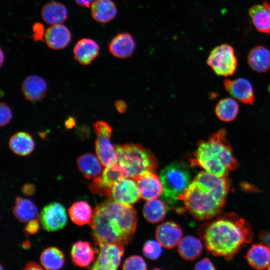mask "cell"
I'll use <instances>...</instances> for the list:
<instances>
[{
    "mask_svg": "<svg viewBox=\"0 0 270 270\" xmlns=\"http://www.w3.org/2000/svg\"><path fill=\"white\" fill-rule=\"evenodd\" d=\"M244 256L252 268L256 270L268 268L270 264V248L266 244H255Z\"/></svg>",
    "mask_w": 270,
    "mask_h": 270,
    "instance_id": "20",
    "label": "cell"
},
{
    "mask_svg": "<svg viewBox=\"0 0 270 270\" xmlns=\"http://www.w3.org/2000/svg\"><path fill=\"white\" fill-rule=\"evenodd\" d=\"M128 178L124 169L116 162L111 166L106 167L102 174L93 180V187L105 194H111L113 186L120 180Z\"/></svg>",
    "mask_w": 270,
    "mask_h": 270,
    "instance_id": "13",
    "label": "cell"
},
{
    "mask_svg": "<svg viewBox=\"0 0 270 270\" xmlns=\"http://www.w3.org/2000/svg\"><path fill=\"white\" fill-rule=\"evenodd\" d=\"M44 40L47 46L54 50H60L66 47L72 40L70 30L64 25H52L45 32Z\"/></svg>",
    "mask_w": 270,
    "mask_h": 270,
    "instance_id": "16",
    "label": "cell"
},
{
    "mask_svg": "<svg viewBox=\"0 0 270 270\" xmlns=\"http://www.w3.org/2000/svg\"><path fill=\"white\" fill-rule=\"evenodd\" d=\"M154 173L146 172L133 178L138 186L140 197L144 200L156 199L162 192V182Z\"/></svg>",
    "mask_w": 270,
    "mask_h": 270,
    "instance_id": "11",
    "label": "cell"
},
{
    "mask_svg": "<svg viewBox=\"0 0 270 270\" xmlns=\"http://www.w3.org/2000/svg\"><path fill=\"white\" fill-rule=\"evenodd\" d=\"M22 90L26 100L36 102L45 97L48 91V85L46 80L41 76L32 75L24 80Z\"/></svg>",
    "mask_w": 270,
    "mask_h": 270,
    "instance_id": "19",
    "label": "cell"
},
{
    "mask_svg": "<svg viewBox=\"0 0 270 270\" xmlns=\"http://www.w3.org/2000/svg\"><path fill=\"white\" fill-rule=\"evenodd\" d=\"M95 0H74L76 3L82 7H90Z\"/></svg>",
    "mask_w": 270,
    "mask_h": 270,
    "instance_id": "41",
    "label": "cell"
},
{
    "mask_svg": "<svg viewBox=\"0 0 270 270\" xmlns=\"http://www.w3.org/2000/svg\"><path fill=\"white\" fill-rule=\"evenodd\" d=\"M41 16L44 21L48 24H62L67 19L68 11L63 4L58 2H50L43 6Z\"/></svg>",
    "mask_w": 270,
    "mask_h": 270,
    "instance_id": "24",
    "label": "cell"
},
{
    "mask_svg": "<svg viewBox=\"0 0 270 270\" xmlns=\"http://www.w3.org/2000/svg\"><path fill=\"white\" fill-rule=\"evenodd\" d=\"M206 63L218 76L228 77L233 75L238 64L234 48L228 44L216 46L210 51Z\"/></svg>",
    "mask_w": 270,
    "mask_h": 270,
    "instance_id": "7",
    "label": "cell"
},
{
    "mask_svg": "<svg viewBox=\"0 0 270 270\" xmlns=\"http://www.w3.org/2000/svg\"><path fill=\"white\" fill-rule=\"evenodd\" d=\"M13 213L20 222H28L36 218L38 214V209L31 200L18 197L16 198Z\"/></svg>",
    "mask_w": 270,
    "mask_h": 270,
    "instance_id": "30",
    "label": "cell"
},
{
    "mask_svg": "<svg viewBox=\"0 0 270 270\" xmlns=\"http://www.w3.org/2000/svg\"><path fill=\"white\" fill-rule=\"evenodd\" d=\"M95 134L98 135H107L111 136L112 127L104 121H98L93 124Z\"/></svg>",
    "mask_w": 270,
    "mask_h": 270,
    "instance_id": "37",
    "label": "cell"
},
{
    "mask_svg": "<svg viewBox=\"0 0 270 270\" xmlns=\"http://www.w3.org/2000/svg\"><path fill=\"white\" fill-rule=\"evenodd\" d=\"M95 252L89 242L78 241L74 243L71 250L72 262L80 267L88 266L94 260Z\"/></svg>",
    "mask_w": 270,
    "mask_h": 270,
    "instance_id": "27",
    "label": "cell"
},
{
    "mask_svg": "<svg viewBox=\"0 0 270 270\" xmlns=\"http://www.w3.org/2000/svg\"><path fill=\"white\" fill-rule=\"evenodd\" d=\"M71 220L76 224L82 226L90 222L92 217V210L86 202H74L68 209Z\"/></svg>",
    "mask_w": 270,
    "mask_h": 270,
    "instance_id": "32",
    "label": "cell"
},
{
    "mask_svg": "<svg viewBox=\"0 0 270 270\" xmlns=\"http://www.w3.org/2000/svg\"><path fill=\"white\" fill-rule=\"evenodd\" d=\"M100 46L94 40L82 38L74 48V58L80 64L87 66L91 64L98 56Z\"/></svg>",
    "mask_w": 270,
    "mask_h": 270,
    "instance_id": "15",
    "label": "cell"
},
{
    "mask_svg": "<svg viewBox=\"0 0 270 270\" xmlns=\"http://www.w3.org/2000/svg\"><path fill=\"white\" fill-rule=\"evenodd\" d=\"M268 90H269V91L270 92V86L269 88H268Z\"/></svg>",
    "mask_w": 270,
    "mask_h": 270,
    "instance_id": "49",
    "label": "cell"
},
{
    "mask_svg": "<svg viewBox=\"0 0 270 270\" xmlns=\"http://www.w3.org/2000/svg\"><path fill=\"white\" fill-rule=\"evenodd\" d=\"M41 264L46 270H58L64 264L63 252L55 247L48 248L42 252L40 256Z\"/></svg>",
    "mask_w": 270,
    "mask_h": 270,
    "instance_id": "33",
    "label": "cell"
},
{
    "mask_svg": "<svg viewBox=\"0 0 270 270\" xmlns=\"http://www.w3.org/2000/svg\"><path fill=\"white\" fill-rule=\"evenodd\" d=\"M268 270H270V264L269 265L268 267Z\"/></svg>",
    "mask_w": 270,
    "mask_h": 270,
    "instance_id": "48",
    "label": "cell"
},
{
    "mask_svg": "<svg viewBox=\"0 0 270 270\" xmlns=\"http://www.w3.org/2000/svg\"><path fill=\"white\" fill-rule=\"evenodd\" d=\"M4 54L2 50H0V66H2V64L4 62Z\"/></svg>",
    "mask_w": 270,
    "mask_h": 270,
    "instance_id": "47",
    "label": "cell"
},
{
    "mask_svg": "<svg viewBox=\"0 0 270 270\" xmlns=\"http://www.w3.org/2000/svg\"><path fill=\"white\" fill-rule=\"evenodd\" d=\"M182 232L179 226L172 222H166L159 225L156 231L157 241L166 248L176 246L182 240Z\"/></svg>",
    "mask_w": 270,
    "mask_h": 270,
    "instance_id": "14",
    "label": "cell"
},
{
    "mask_svg": "<svg viewBox=\"0 0 270 270\" xmlns=\"http://www.w3.org/2000/svg\"><path fill=\"white\" fill-rule=\"evenodd\" d=\"M230 186L228 176H218L200 172L178 196L188 210L198 220H209L222 211Z\"/></svg>",
    "mask_w": 270,
    "mask_h": 270,
    "instance_id": "1",
    "label": "cell"
},
{
    "mask_svg": "<svg viewBox=\"0 0 270 270\" xmlns=\"http://www.w3.org/2000/svg\"><path fill=\"white\" fill-rule=\"evenodd\" d=\"M24 270H42V268L37 263L30 262L26 265Z\"/></svg>",
    "mask_w": 270,
    "mask_h": 270,
    "instance_id": "42",
    "label": "cell"
},
{
    "mask_svg": "<svg viewBox=\"0 0 270 270\" xmlns=\"http://www.w3.org/2000/svg\"><path fill=\"white\" fill-rule=\"evenodd\" d=\"M90 8L92 18L102 24L112 21L118 12L116 4L112 0H95Z\"/></svg>",
    "mask_w": 270,
    "mask_h": 270,
    "instance_id": "23",
    "label": "cell"
},
{
    "mask_svg": "<svg viewBox=\"0 0 270 270\" xmlns=\"http://www.w3.org/2000/svg\"><path fill=\"white\" fill-rule=\"evenodd\" d=\"M214 110L216 116L221 121L230 122L237 117L239 106L234 99L226 98L219 100L216 104Z\"/></svg>",
    "mask_w": 270,
    "mask_h": 270,
    "instance_id": "29",
    "label": "cell"
},
{
    "mask_svg": "<svg viewBox=\"0 0 270 270\" xmlns=\"http://www.w3.org/2000/svg\"><path fill=\"white\" fill-rule=\"evenodd\" d=\"M260 240L270 248V240L264 237H260Z\"/></svg>",
    "mask_w": 270,
    "mask_h": 270,
    "instance_id": "46",
    "label": "cell"
},
{
    "mask_svg": "<svg viewBox=\"0 0 270 270\" xmlns=\"http://www.w3.org/2000/svg\"><path fill=\"white\" fill-rule=\"evenodd\" d=\"M111 194L114 200L127 206H132L140 196L136 182L128 178H123L116 182L112 188Z\"/></svg>",
    "mask_w": 270,
    "mask_h": 270,
    "instance_id": "10",
    "label": "cell"
},
{
    "mask_svg": "<svg viewBox=\"0 0 270 270\" xmlns=\"http://www.w3.org/2000/svg\"><path fill=\"white\" fill-rule=\"evenodd\" d=\"M136 42L132 36L123 32L116 35L108 43V50L114 56L125 58L130 57L136 48Z\"/></svg>",
    "mask_w": 270,
    "mask_h": 270,
    "instance_id": "17",
    "label": "cell"
},
{
    "mask_svg": "<svg viewBox=\"0 0 270 270\" xmlns=\"http://www.w3.org/2000/svg\"><path fill=\"white\" fill-rule=\"evenodd\" d=\"M160 178L162 186V198L168 204H175L179 196L187 188L190 182L188 166L182 162H173L160 172Z\"/></svg>",
    "mask_w": 270,
    "mask_h": 270,
    "instance_id": "6",
    "label": "cell"
},
{
    "mask_svg": "<svg viewBox=\"0 0 270 270\" xmlns=\"http://www.w3.org/2000/svg\"><path fill=\"white\" fill-rule=\"evenodd\" d=\"M65 126L67 128H72L76 126L75 120L72 118H69L65 122Z\"/></svg>",
    "mask_w": 270,
    "mask_h": 270,
    "instance_id": "44",
    "label": "cell"
},
{
    "mask_svg": "<svg viewBox=\"0 0 270 270\" xmlns=\"http://www.w3.org/2000/svg\"><path fill=\"white\" fill-rule=\"evenodd\" d=\"M204 230L203 238L208 250L226 260L234 256L253 238L250 224L232 212L218 215Z\"/></svg>",
    "mask_w": 270,
    "mask_h": 270,
    "instance_id": "2",
    "label": "cell"
},
{
    "mask_svg": "<svg viewBox=\"0 0 270 270\" xmlns=\"http://www.w3.org/2000/svg\"><path fill=\"white\" fill-rule=\"evenodd\" d=\"M116 106L118 110L121 112L122 110L124 109V104L122 102H116Z\"/></svg>",
    "mask_w": 270,
    "mask_h": 270,
    "instance_id": "45",
    "label": "cell"
},
{
    "mask_svg": "<svg viewBox=\"0 0 270 270\" xmlns=\"http://www.w3.org/2000/svg\"><path fill=\"white\" fill-rule=\"evenodd\" d=\"M253 25L262 33L270 34V2L265 0L252 6L248 11Z\"/></svg>",
    "mask_w": 270,
    "mask_h": 270,
    "instance_id": "18",
    "label": "cell"
},
{
    "mask_svg": "<svg viewBox=\"0 0 270 270\" xmlns=\"http://www.w3.org/2000/svg\"><path fill=\"white\" fill-rule=\"evenodd\" d=\"M194 269L197 270H216V268L211 260L208 258H205L196 264Z\"/></svg>",
    "mask_w": 270,
    "mask_h": 270,
    "instance_id": "39",
    "label": "cell"
},
{
    "mask_svg": "<svg viewBox=\"0 0 270 270\" xmlns=\"http://www.w3.org/2000/svg\"><path fill=\"white\" fill-rule=\"evenodd\" d=\"M117 162L124 169L128 178L146 172H156V158L148 150L138 144H124L116 147Z\"/></svg>",
    "mask_w": 270,
    "mask_h": 270,
    "instance_id": "5",
    "label": "cell"
},
{
    "mask_svg": "<svg viewBox=\"0 0 270 270\" xmlns=\"http://www.w3.org/2000/svg\"><path fill=\"white\" fill-rule=\"evenodd\" d=\"M78 166L84 176L88 179L95 178L102 172V164L94 154L86 153L77 160Z\"/></svg>",
    "mask_w": 270,
    "mask_h": 270,
    "instance_id": "25",
    "label": "cell"
},
{
    "mask_svg": "<svg viewBox=\"0 0 270 270\" xmlns=\"http://www.w3.org/2000/svg\"><path fill=\"white\" fill-rule=\"evenodd\" d=\"M0 126H4L8 124L12 118V111L5 103L1 102L0 105Z\"/></svg>",
    "mask_w": 270,
    "mask_h": 270,
    "instance_id": "36",
    "label": "cell"
},
{
    "mask_svg": "<svg viewBox=\"0 0 270 270\" xmlns=\"http://www.w3.org/2000/svg\"><path fill=\"white\" fill-rule=\"evenodd\" d=\"M122 268L126 270H146L147 267L142 257L138 256H132L125 260Z\"/></svg>",
    "mask_w": 270,
    "mask_h": 270,
    "instance_id": "35",
    "label": "cell"
},
{
    "mask_svg": "<svg viewBox=\"0 0 270 270\" xmlns=\"http://www.w3.org/2000/svg\"><path fill=\"white\" fill-rule=\"evenodd\" d=\"M160 244L157 241L150 240L145 242L142 252L144 255L148 258L155 260L158 259L162 252Z\"/></svg>",
    "mask_w": 270,
    "mask_h": 270,
    "instance_id": "34",
    "label": "cell"
},
{
    "mask_svg": "<svg viewBox=\"0 0 270 270\" xmlns=\"http://www.w3.org/2000/svg\"><path fill=\"white\" fill-rule=\"evenodd\" d=\"M34 186L32 184H27L24 186L23 188L24 192L27 195H31L34 192Z\"/></svg>",
    "mask_w": 270,
    "mask_h": 270,
    "instance_id": "43",
    "label": "cell"
},
{
    "mask_svg": "<svg viewBox=\"0 0 270 270\" xmlns=\"http://www.w3.org/2000/svg\"><path fill=\"white\" fill-rule=\"evenodd\" d=\"M166 207L160 200L154 199L148 200L144 205L143 215L146 220L151 223L162 221L166 213Z\"/></svg>",
    "mask_w": 270,
    "mask_h": 270,
    "instance_id": "31",
    "label": "cell"
},
{
    "mask_svg": "<svg viewBox=\"0 0 270 270\" xmlns=\"http://www.w3.org/2000/svg\"><path fill=\"white\" fill-rule=\"evenodd\" d=\"M40 220L43 228L48 232L61 230L67 222L65 208L58 202L50 203L42 210Z\"/></svg>",
    "mask_w": 270,
    "mask_h": 270,
    "instance_id": "9",
    "label": "cell"
},
{
    "mask_svg": "<svg viewBox=\"0 0 270 270\" xmlns=\"http://www.w3.org/2000/svg\"><path fill=\"white\" fill-rule=\"evenodd\" d=\"M224 86L226 90L234 99L246 104L254 103L255 96L253 86L248 80L244 78H226Z\"/></svg>",
    "mask_w": 270,
    "mask_h": 270,
    "instance_id": "12",
    "label": "cell"
},
{
    "mask_svg": "<svg viewBox=\"0 0 270 270\" xmlns=\"http://www.w3.org/2000/svg\"><path fill=\"white\" fill-rule=\"evenodd\" d=\"M32 38L35 42L41 41L44 38V28L40 22H36L32 26Z\"/></svg>",
    "mask_w": 270,
    "mask_h": 270,
    "instance_id": "38",
    "label": "cell"
},
{
    "mask_svg": "<svg viewBox=\"0 0 270 270\" xmlns=\"http://www.w3.org/2000/svg\"><path fill=\"white\" fill-rule=\"evenodd\" d=\"M247 62L250 68L257 72L270 70V50L263 46H256L248 52Z\"/></svg>",
    "mask_w": 270,
    "mask_h": 270,
    "instance_id": "21",
    "label": "cell"
},
{
    "mask_svg": "<svg viewBox=\"0 0 270 270\" xmlns=\"http://www.w3.org/2000/svg\"><path fill=\"white\" fill-rule=\"evenodd\" d=\"M137 214L132 206L109 200L97 206L90 226L97 243L126 244L137 224Z\"/></svg>",
    "mask_w": 270,
    "mask_h": 270,
    "instance_id": "3",
    "label": "cell"
},
{
    "mask_svg": "<svg viewBox=\"0 0 270 270\" xmlns=\"http://www.w3.org/2000/svg\"><path fill=\"white\" fill-rule=\"evenodd\" d=\"M95 142L96 152L100 162L106 167L111 166L117 162L116 148L110 142L111 136L98 135Z\"/></svg>",
    "mask_w": 270,
    "mask_h": 270,
    "instance_id": "22",
    "label": "cell"
},
{
    "mask_svg": "<svg viewBox=\"0 0 270 270\" xmlns=\"http://www.w3.org/2000/svg\"><path fill=\"white\" fill-rule=\"evenodd\" d=\"M203 246L198 238L188 236L182 238L178 244V252L184 259L193 260L202 254Z\"/></svg>",
    "mask_w": 270,
    "mask_h": 270,
    "instance_id": "28",
    "label": "cell"
},
{
    "mask_svg": "<svg viewBox=\"0 0 270 270\" xmlns=\"http://www.w3.org/2000/svg\"><path fill=\"white\" fill-rule=\"evenodd\" d=\"M9 146L16 154L26 156L33 152L35 144L33 138L29 134L20 132L14 134L10 138Z\"/></svg>",
    "mask_w": 270,
    "mask_h": 270,
    "instance_id": "26",
    "label": "cell"
},
{
    "mask_svg": "<svg viewBox=\"0 0 270 270\" xmlns=\"http://www.w3.org/2000/svg\"><path fill=\"white\" fill-rule=\"evenodd\" d=\"M100 253L92 269L115 270L119 266L124 253V245L120 244L99 242Z\"/></svg>",
    "mask_w": 270,
    "mask_h": 270,
    "instance_id": "8",
    "label": "cell"
},
{
    "mask_svg": "<svg viewBox=\"0 0 270 270\" xmlns=\"http://www.w3.org/2000/svg\"><path fill=\"white\" fill-rule=\"evenodd\" d=\"M39 228V223L38 219L32 220L28 222L25 229L30 234H34L37 232Z\"/></svg>",
    "mask_w": 270,
    "mask_h": 270,
    "instance_id": "40",
    "label": "cell"
},
{
    "mask_svg": "<svg viewBox=\"0 0 270 270\" xmlns=\"http://www.w3.org/2000/svg\"><path fill=\"white\" fill-rule=\"evenodd\" d=\"M191 163L218 176H228L230 170H236L239 166L224 129L213 133L208 140L199 142Z\"/></svg>",
    "mask_w": 270,
    "mask_h": 270,
    "instance_id": "4",
    "label": "cell"
}]
</instances>
